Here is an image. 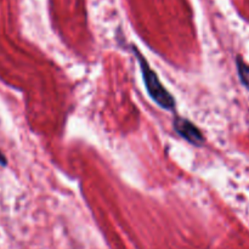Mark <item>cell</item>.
Here are the masks:
<instances>
[{"label": "cell", "mask_w": 249, "mask_h": 249, "mask_svg": "<svg viewBox=\"0 0 249 249\" xmlns=\"http://www.w3.org/2000/svg\"><path fill=\"white\" fill-rule=\"evenodd\" d=\"M135 53L138 55L139 63H140L141 72H142L143 82H145L146 90L150 94V96L152 97L153 101L160 106L162 108L165 109H173L175 107V100L173 99V96L170 95V92L163 87V84L160 83V78L156 74L155 71L150 67V65L147 63V61L145 60L142 55L139 53L135 49Z\"/></svg>", "instance_id": "cell-1"}, {"label": "cell", "mask_w": 249, "mask_h": 249, "mask_svg": "<svg viewBox=\"0 0 249 249\" xmlns=\"http://www.w3.org/2000/svg\"><path fill=\"white\" fill-rule=\"evenodd\" d=\"M174 128L180 136H182L185 140L189 141L192 145L201 146L204 142V139L199 129L187 119L177 117L174 121Z\"/></svg>", "instance_id": "cell-2"}, {"label": "cell", "mask_w": 249, "mask_h": 249, "mask_svg": "<svg viewBox=\"0 0 249 249\" xmlns=\"http://www.w3.org/2000/svg\"><path fill=\"white\" fill-rule=\"evenodd\" d=\"M237 68H238V74H240L241 82L245 84L246 88L249 89V66L246 65L243 61H237Z\"/></svg>", "instance_id": "cell-3"}, {"label": "cell", "mask_w": 249, "mask_h": 249, "mask_svg": "<svg viewBox=\"0 0 249 249\" xmlns=\"http://www.w3.org/2000/svg\"><path fill=\"white\" fill-rule=\"evenodd\" d=\"M0 164L6 165V158H5V156L1 152H0Z\"/></svg>", "instance_id": "cell-4"}]
</instances>
